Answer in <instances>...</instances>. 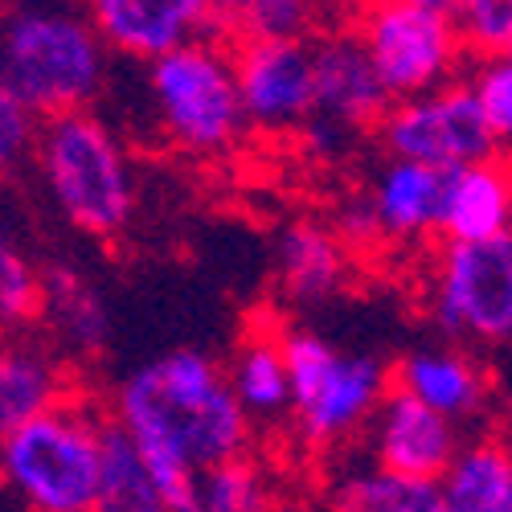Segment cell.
Listing matches in <instances>:
<instances>
[{
  "instance_id": "cell-1",
  "label": "cell",
  "mask_w": 512,
  "mask_h": 512,
  "mask_svg": "<svg viewBox=\"0 0 512 512\" xmlns=\"http://www.w3.org/2000/svg\"><path fill=\"white\" fill-rule=\"evenodd\" d=\"M107 418L148 463L168 512H193L197 476L242 459L254 431L226 386L222 361L201 349L160 353L127 373Z\"/></svg>"
},
{
  "instance_id": "cell-2",
  "label": "cell",
  "mask_w": 512,
  "mask_h": 512,
  "mask_svg": "<svg viewBox=\"0 0 512 512\" xmlns=\"http://www.w3.org/2000/svg\"><path fill=\"white\" fill-rule=\"evenodd\" d=\"M111 54L82 0H9L0 9V82L37 115L91 111Z\"/></svg>"
},
{
  "instance_id": "cell-3",
  "label": "cell",
  "mask_w": 512,
  "mask_h": 512,
  "mask_svg": "<svg viewBox=\"0 0 512 512\" xmlns=\"http://www.w3.org/2000/svg\"><path fill=\"white\" fill-rule=\"evenodd\" d=\"M33 164L50 205L78 234L99 242L127 234L140 201L136 168L123 136L95 107L41 119Z\"/></svg>"
},
{
  "instance_id": "cell-4",
  "label": "cell",
  "mask_w": 512,
  "mask_h": 512,
  "mask_svg": "<svg viewBox=\"0 0 512 512\" xmlns=\"http://www.w3.org/2000/svg\"><path fill=\"white\" fill-rule=\"evenodd\" d=\"M107 414L70 394L0 439V488L25 512H91L103 472Z\"/></svg>"
},
{
  "instance_id": "cell-5",
  "label": "cell",
  "mask_w": 512,
  "mask_h": 512,
  "mask_svg": "<svg viewBox=\"0 0 512 512\" xmlns=\"http://www.w3.org/2000/svg\"><path fill=\"white\" fill-rule=\"evenodd\" d=\"M144 66L148 115L168 148L197 160H222L242 144L246 119L238 103L234 62L222 37L209 33L185 41Z\"/></svg>"
},
{
  "instance_id": "cell-6",
  "label": "cell",
  "mask_w": 512,
  "mask_h": 512,
  "mask_svg": "<svg viewBox=\"0 0 512 512\" xmlns=\"http://www.w3.org/2000/svg\"><path fill=\"white\" fill-rule=\"evenodd\" d=\"M279 345L291 386L287 422L304 443L328 451L357 439L390 390V369L365 353H345L312 328H279Z\"/></svg>"
},
{
  "instance_id": "cell-7",
  "label": "cell",
  "mask_w": 512,
  "mask_h": 512,
  "mask_svg": "<svg viewBox=\"0 0 512 512\" xmlns=\"http://www.w3.org/2000/svg\"><path fill=\"white\" fill-rule=\"evenodd\" d=\"M349 33L390 103L447 87L467 66L451 13L418 0H365Z\"/></svg>"
},
{
  "instance_id": "cell-8",
  "label": "cell",
  "mask_w": 512,
  "mask_h": 512,
  "mask_svg": "<svg viewBox=\"0 0 512 512\" xmlns=\"http://www.w3.org/2000/svg\"><path fill=\"white\" fill-rule=\"evenodd\" d=\"M426 308L435 328L463 349H504L512 340V234L492 242H443Z\"/></svg>"
},
{
  "instance_id": "cell-9",
  "label": "cell",
  "mask_w": 512,
  "mask_h": 512,
  "mask_svg": "<svg viewBox=\"0 0 512 512\" xmlns=\"http://www.w3.org/2000/svg\"><path fill=\"white\" fill-rule=\"evenodd\" d=\"M377 136L390 160H410L431 168V173H451L459 164L504 152V144L484 127L459 78L426 95L390 103V111L377 123Z\"/></svg>"
},
{
  "instance_id": "cell-10",
  "label": "cell",
  "mask_w": 512,
  "mask_h": 512,
  "mask_svg": "<svg viewBox=\"0 0 512 512\" xmlns=\"http://www.w3.org/2000/svg\"><path fill=\"white\" fill-rule=\"evenodd\" d=\"M246 132L295 136L312 119L316 74L308 37L238 41L230 50Z\"/></svg>"
},
{
  "instance_id": "cell-11",
  "label": "cell",
  "mask_w": 512,
  "mask_h": 512,
  "mask_svg": "<svg viewBox=\"0 0 512 512\" xmlns=\"http://www.w3.org/2000/svg\"><path fill=\"white\" fill-rule=\"evenodd\" d=\"M312 74H316V99L312 119L300 127V136L324 152L336 156L353 136L377 132L381 115L390 111V95L353 41V33H332L324 41H312Z\"/></svg>"
},
{
  "instance_id": "cell-12",
  "label": "cell",
  "mask_w": 512,
  "mask_h": 512,
  "mask_svg": "<svg viewBox=\"0 0 512 512\" xmlns=\"http://www.w3.org/2000/svg\"><path fill=\"white\" fill-rule=\"evenodd\" d=\"M390 386L435 410L459 431H488L496 410V377L492 369L463 345H431L402 357L390 373Z\"/></svg>"
},
{
  "instance_id": "cell-13",
  "label": "cell",
  "mask_w": 512,
  "mask_h": 512,
  "mask_svg": "<svg viewBox=\"0 0 512 512\" xmlns=\"http://www.w3.org/2000/svg\"><path fill=\"white\" fill-rule=\"evenodd\" d=\"M365 439H369V463L410 480H439L467 435L435 410L414 402L410 394L390 386L386 398L377 402L373 418L365 422Z\"/></svg>"
},
{
  "instance_id": "cell-14",
  "label": "cell",
  "mask_w": 512,
  "mask_h": 512,
  "mask_svg": "<svg viewBox=\"0 0 512 512\" xmlns=\"http://www.w3.org/2000/svg\"><path fill=\"white\" fill-rule=\"evenodd\" d=\"M107 54L152 62L185 41L209 37V0H82Z\"/></svg>"
},
{
  "instance_id": "cell-15",
  "label": "cell",
  "mask_w": 512,
  "mask_h": 512,
  "mask_svg": "<svg viewBox=\"0 0 512 512\" xmlns=\"http://www.w3.org/2000/svg\"><path fill=\"white\" fill-rule=\"evenodd\" d=\"M435 234L443 242H492L512 234V173L504 152L439 177Z\"/></svg>"
},
{
  "instance_id": "cell-16",
  "label": "cell",
  "mask_w": 512,
  "mask_h": 512,
  "mask_svg": "<svg viewBox=\"0 0 512 512\" xmlns=\"http://www.w3.org/2000/svg\"><path fill=\"white\" fill-rule=\"evenodd\" d=\"M74 394L70 361L33 332H0V439Z\"/></svg>"
},
{
  "instance_id": "cell-17",
  "label": "cell",
  "mask_w": 512,
  "mask_h": 512,
  "mask_svg": "<svg viewBox=\"0 0 512 512\" xmlns=\"http://www.w3.org/2000/svg\"><path fill=\"white\" fill-rule=\"evenodd\" d=\"M353 275V250L336 238L328 222L295 218L283 226L275 242V283L279 295L295 308L324 304L349 283Z\"/></svg>"
},
{
  "instance_id": "cell-18",
  "label": "cell",
  "mask_w": 512,
  "mask_h": 512,
  "mask_svg": "<svg viewBox=\"0 0 512 512\" xmlns=\"http://www.w3.org/2000/svg\"><path fill=\"white\" fill-rule=\"evenodd\" d=\"M41 324L50 328V345L66 357H99L111 340V308L103 291L70 263L41 267Z\"/></svg>"
},
{
  "instance_id": "cell-19",
  "label": "cell",
  "mask_w": 512,
  "mask_h": 512,
  "mask_svg": "<svg viewBox=\"0 0 512 512\" xmlns=\"http://www.w3.org/2000/svg\"><path fill=\"white\" fill-rule=\"evenodd\" d=\"M439 177L410 160H386L377 168L373 185L365 189L377 242H422L435 234V209H439Z\"/></svg>"
},
{
  "instance_id": "cell-20",
  "label": "cell",
  "mask_w": 512,
  "mask_h": 512,
  "mask_svg": "<svg viewBox=\"0 0 512 512\" xmlns=\"http://www.w3.org/2000/svg\"><path fill=\"white\" fill-rule=\"evenodd\" d=\"M222 373H226V386H230V394H234V402L250 426L287 422L291 386H287V361H283V345H279V328H271V324L250 328L238 340V349L230 353V361L222 365Z\"/></svg>"
},
{
  "instance_id": "cell-21",
  "label": "cell",
  "mask_w": 512,
  "mask_h": 512,
  "mask_svg": "<svg viewBox=\"0 0 512 512\" xmlns=\"http://www.w3.org/2000/svg\"><path fill=\"white\" fill-rule=\"evenodd\" d=\"M447 512H512V455L492 431L467 435L451 467L439 476Z\"/></svg>"
},
{
  "instance_id": "cell-22",
  "label": "cell",
  "mask_w": 512,
  "mask_h": 512,
  "mask_svg": "<svg viewBox=\"0 0 512 512\" xmlns=\"http://www.w3.org/2000/svg\"><path fill=\"white\" fill-rule=\"evenodd\" d=\"M332 512H447L439 480L394 476L377 463H361L332 484Z\"/></svg>"
},
{
  "instance_id": "cell-23",
  "label": "cell",
  "mask_w": 512,
  "mask_h": 512,
  "mask_svg": "<svg viewBox=\"0 0 512 512\" xmlns=\"http://www.w3.org/2000/svg\"><path fill=\"white\" fill-rule=\"evenodd\" d=\"M320 17V0H209L213 37L267 41V37H308Z\"/></svg>"
},
{
  "instance_id": "cell-24",
  "label": "cell",
  "mask_w": 512,
  "mask_h": 512,
  "mask_svg": "<svg viewBox=\"0 0 512 512\" xmlns=\"http://www.w3.org/2000/svg\"><path fill=\"white\" fill-rule=\"evenodd\" d=\"M91 512H168L148 463L132 447L123 431H115L107 418V439H103V472Z\"/></svg>"
},
{
  "instance_id": "cell-25",
  "label": "cell",
  "mask_w": 512,
  "mask_h": 512,
  "mask_svg": "<svg viewBox=\"0 0 512 512\" xmlns=\"http://www.w3.org/2000/svg\"><path fill=\"white\" fill-rule=\"evenodd\" d=\"M193 512H275V488L263 467L242 455L197 476Z\"/></svg>"
},
{
  "instance_id": "cell-26",
  "label": "cell",
  "mask_w": 512,
  "mask_h": 512,
  "mask_svg": "<svg viewBox=\"0 0 512 512\" xmlns=\"http://www.w3.org/2000/svg\"><path fill=\"white\" fill-rule=\"evenodd\" d=\"M41 267L9 242L0 246V332H33L41 324Z\"/></svg>"
},
{
  "instance_id": "cell-27",
  "label": "cell",
  "mask_w": 512,
  "mask_h": 512,
  "mask_svg": "<svg viewBox=\"0 0 512 512\" xmlns=\"http://www.w3.org/2000/svg\"><path fill=\"white\" fill-rule=\"evenodd\" d=\"M459 82H463L467 99L476 103L484 127L504 144L508 132H512V62H508V54H496V58H467Z\"/></svg>"
},
{
  "instance_id": "cell-28",
  "label": "cell",
  "mask_w": 512,
  "mask_h": 512,
  "mask_svg": "<svg viewBox=\"0 0 512 512\" xmlns=\"http://www.w3.org/2000/svg\"><path fill=\"white\" fill-rule=\"evenodd\" d=\"M451 21L467 58H496L512 50V0H455Z\"/></svg>"
},
{
  "instance_id": "cell-29",
  "label": "cell",
  "mask_w": 512,
  "mask_h": 512,
  "mask_svg": "<svg viewBox=\"0 0 512 512\" xmlns=\"http://www.w3.org/2000/svg\"><path fill=\"white\" fill-rule=\"evenodd\" d=\"M41 132V119L0 82V177L17 173L33 160V144Z\"/></svg>"
},
{
  "instance_id": "cell-30",
  "label": "cell",
  "mask_w": 512,
  "mask_h": 512,
  "mask_svg": "<svg viewBox=\"0 0 512 512\" xmlns=\"http://www.w3.org/2000/svg\"><path fill=\"white\" fill-rule=\"evenodd\" d=\"M418 5H435V9H447V13H451L455 0H418Z\"/></svg>"
},
{
  "instance_id": "cell-31",
  "label": "cell",
  "mask_w": 512,
  "mask_h": 512,
  "mask_svg": "<svg viewBox=\"0 0 512 512\" xmlns=\"http://www.w3.org/2000/svg\"><path fill=\"white\" fill-rule=\"evenodd\" d=\"M0 246H9V234H5V218H0Z\"/></svg>"
}]
</instances>
